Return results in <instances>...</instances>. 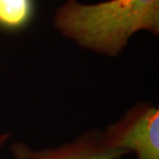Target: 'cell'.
<instances>
[{
  "instance_id": "5b68a950",
  "label": "cell",
  "mask_w": 159,
  "mask_h": 159,
  "mask_svg": "<svg viewBox=\"0 0 159 159\" xmlns=\"http://www.w3.org/2000/svg\"><path fill=\"white\" fill-rule=\"evenodd\" d=\"M11 139V133L9 132H1L0 133V155H1L3 149L8 144Z\"/></svg>"
},
{
  "instance_id": "6da1fadb",
  "label": "cell",
  "mask_w": 159,
  "mask_h": 159,
  "mask_svg": "<svg viewBox=\"0 0 159 159\" xmlns=\"http://www.w3.org/2000/svg\"><path fill=\"white\" fill-rule=\"evenodd\" d=\"M55 26L86 49L115 57L138 30L159 33V0H111L96 5L69 0L57 11Z\"/></svg>"
},
{
  "instance_id": "7a4b0ae2",
  "label": "cell",
  "mask_w": 159,
  "mask_h": 159,
  "mask_svg": "<svg viewBox=\"0 0 159 159\" xmlns=\"http://www.w3.org/2000/svg\"><path fill=\"white\" fill-rule=\"evenodd\" d=\"M101 141L112 150L133 154L134 159H159V109L149 102L136 103L101 129Z\"/></svg>"
},
{
  "instance_id": "3957f363",
  "label": "cell",
  "mask_w": 159,
  "mask_h": 159,
  "mask_svg": "<svg viewBox=\"0 0 159 159\" xmlns=\"http://www.w3.org/2000/svg\"><path fill=\"white\" fill-rule=\"evenodd\" d=\"M12 159H121L125 154L106 147L101 141V129L91 128L57 147L33 148L24 141L9 146Z\"/></svg>"
},
{
  "instance_id": "277c9868",
  "label": "cell",
  "mask_w": 159,
  "mask_h": 159,
  "mask_svg": "<svg viewBox=\"0 0 159 159\" xmlns=\"http://www.w3.org/2000/svg\"><path fill=\"white\" fill-rule=\"evenodd\" d=\"M35 14V0H0V30L21 32L32 23Z\"/></svg>"
}]
</instances>
